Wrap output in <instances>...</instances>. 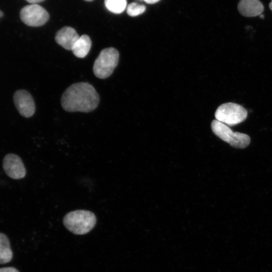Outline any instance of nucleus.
<instances>
[{"instance_id": "obj_1", "label": "nucleus", "mask_w": 272, "mask_h": 272, "mask_svg": "<svg viewBox=\"0 0 272 272\" xmlns=\"http://www.w3.org/2000/svg\"><path fill=\"white\" fill-rule=\"evenodd\" d=\"M99 96L92 85L86 82L74 84L63 93L61 104L67 112H89L95 109Z\"/></svg>"}, {"instance_id": "obj_2", "label": "nucleus", "mask_w": 272, "mask_h": 272, "mask_svg": "<svg viewBox=\"0 0 272 272\" xmlns=\"http://www.w3.org/2000/svg\"><path fill=\"white\" fill-rule=\"evenodd\" d=\"M95 214L87 210H79L70 212L63 219L65 227L76 235H84L93 229L96 223Z\"/></svg>"}, {"instance_id": "obj_3", "label": "nucleus", "mask_w": 272, "mask_h": 272, "mask_svg": "<svg viewBox=\"0 0 272 272\" xmlns=\"http://www.w3.org/2000/svg\"><path fill=\"white\" fill-rule=\"evenodd\" d=\"M119 57L118 50L113 47L102 50L94 63V75L100 79L109 77L118 63Z\"/></svg>"}, {"instance_id": "obj_4", "label": "nucleus", "mask_w": 272, "mask_h": 272, "mask_svg": "<svg viewBox=\"0 0 272 272\" xmlns=\"http://www.w3.org/2000/svg\"><path fill=\"white\" fill-rule=\"evenodd\" d=\"M211 129L216 136L235 148L244 149L250 144L248 135L234 132L229 126L216 119L212 121Z\"/></svg>"}, {"instance_id": "obj_5", "label": "nucleus", "mask_w": 272, "mask_h": 272, "mask_svg": "<svg viewBox=\"0 0 272 272\" xmlns=\"http://www.w3.org/2000/svg\"><path fill=\"white\" fill-rule=\"evenodd\" d=\"M247 111L241 105L228 102L222 104L217 109L216 119L228 126H233L245 120Z\"/></svg>"}, {"instance_id": "obj_6", "label": "nucleus", "mask_w": 272, "mask_h": 272, "mask_svg": "<svg viewBox=\"0 0 272 272\" xmlns=\"http://www.w3.org/2000/svg\"><path fill=\"white\" fill-rule=\"evenodd\" d=\"M22 21L31 27H39L44 25L48 20L49 16L46 10L37 4L25 6L20 13Z\"/></svg>"}, {"instance_id": "obj_7", "label": "nucleus", "mask_w": 272, "mask_h": 272, "mask_svg": "<svg viewBox=\"0 0 272 272\" xmlns=\"http://www.w3.org/2000/svg\"><path fill=\"white\" fill-rule=\"evenodd\" d=\"M3 166L5 173L11 178L19 179L26 175L25 166L21 159L15 154L6 155L3 160Z\"/></svg>"}, {"instance_id": "obj_8", "label": "nucleus", "mask_w": 272, "mask_h": 272, "mask_svg": "<svg viewBox=\"0 0 272 272\" xmlns=\"http://www.w3.org/2000/svg\"><path fill=\"white\" fill-rule=\"evenodd\" d=\"M15 105L19 112L23 117H30L34 113L35 105L31 95L25 90L17 91L14 95Z\"/></svg>"}, {"instance_id": "obj_9", "label": "nucleus", "mask_w": 272, "mask_h": 272, "mask_svg": "<svg viewBox=\"0 0 272 272\" xmlns=\"http://www.w3.org/2000/svg\"><path fill=\"white\" fill-rule=\"evenodd\" d=\"M79 38V34L74 28L65 26L57 31L55 40L58 44L64 49L72 50L74 45Z\"/></svg>"}, {"instance_id": "obj_10", "label": "nucleus", "mask_w": 272, "mask_h": 272, "mask_svg": "<svg viewBox=\"0 0 272 272\" xmlns=\"http://www.w3.org/2000/svg\"><path fill=\"white\" fill-rule=\"evenodd\" d=\"M239 13L243 16L251 17L261 14L263 4L259 0H240L238 5Z\"/></svg>"}, {"instance_id": "obj_11", "label": "nucleus", "mask_w": 272, "mask_h": 272, "mask_svg": "<svg viewBox=\"0 0 272 272\" xmlns=\"http://www.w3.org/2000/svg\"><path fill=\"white\" fill-rule=\"evenodd\" d=\"M91 44L90 37L87 35H83L76 42L72 51L77 57L84 58L89 52Z\"/></svg>"}, {"instance_id": "obj_12", "label": "nucleus", "mask_w": 272, "mask_h": 272, "mask_svg": "<svg viewBox=\"0 0 272 272\" xmlns=\"http://www.w3.org/2000/svg\"><path fill=\"white\" fill-rule=\"evenodd\" d=\"M12 257L9 239L5 234L0 233V264L10 262Z\"/></svg>"}, {"instance_id": "obj_13", "label": "nucleus", "mask_w": 272, "mask_h": 272, "mask_svg": "<svg viewBox=\"0 0 272 272\" xmlns=\"http://www.w3.org/2000/svg\"><path fill=\"white\" fill-rule=\"evenodd\" d=\"M107 9L114 14L122 13L126 7V0H104Z\"/></svg>"}, {"instance_id": "obj_14", "label": "nucleus", "mask_w": 272, "mask_h": 272, "mask_svg": "<svg viewBox=\"0 0 272 272\" xmlns=\"http://www.w3.org/2000/svg\"><path fill=\"white\" fill-rule=\"evenodd\" d=\"M146 9V8L144 5L131 3L127 6L126 12L129 16L135 17L144 13Z\"/></svg>"}, {"instance_id": "obj_15", "label": "nucleus", "mask_w": 272, "mask_h": 272, "mask_svg": "<svg viewBox=\"0 0 272 272\" xmlns=\"http://www.w3.org/2000/svg\"><path fill=\"white\" fill-rule=\"evenodd\" d=\"M0 272H19L16 268L13 267H7L0 268Z\"/></svg>"}, {"instance_id": "obj_16", "label": "nucleus", "mask_w": 272, "mask_h": 272, "mask_svg": "<svg viewBox=\"0 0 272 272\" xmlns=\"http://www.w3.org/2000/svg\"><path fill=\"white\" fill-rule=\"evenodd\" d=\"M28 3L31 4H37V3L42 2L44 0H26Z\"/></svg>"}, {"instance_id": "obj_17", "label": "nucleus", "mask_w": 272, "mask_h": 272, "mask_svg": "<svg viewBox=\"0 0 272 272\" xmlns=\"http://www.w3.org/2000/svg\"><path fill=\"white\" fill-rule=\"evenodd\" d=\"M146 3L149 4H153L156 3L160 0H144Z\"/></svg>"}, {"instance_id": "obj_18", "label": "nucleus", "mask_w": 272, "mask_h": 272, "mask_svg": "<svg viewBox=\"0 0 272 272\" xmlns=\"http://www.w3.org/2000/svg\"><path fill=\"white\" fill-rule=\"evenodd\" d=\"M269 7L270 9L271 10V11H272V0H271V2L269 3Z\"/></svg>"}, {"instance_id": "obj_19", "label": "nucleus", "mask_w": 272, "mask_h": 272, "mask_svg": "<svg viewBox=\"0 0 272 272\" xmlns=\"http://www.w3.org/2000/svg\"><path fill=\"white\" fill-rule=\"evenodd\" d=\"M4 15L3 12L1 11H0V18L2 17Z\"/></svg>"}, {"instance_id": "obj_20", "label": "nucleus", "mask_w": 272, "mask_h": 272, "mask_svg": "<svg viewBox=\"0 0 272 272\" xmlns=\"http://www.w3.org/2000/svg\"><path fill=\"white\" fill-rule=\"evenodd\" d=\"M259 16H260V18L262 19L264 18V16L262 14L260 15Z\"/></svg>"}, {"instance_id": "obj_21", "label": "nucleus", "mask_w": 272, "mask_h": 272, "mask_svg": "<svg viewBox=\"0 0 272 272\" xmlns=\"http://www.w3.org/2000/svg\"><path fill=\"white\" fill-rule=\"evenodd\" d=\"M85 1H87V2H91V1H93V0H84Z\"/></svg>"}]
</instances>
